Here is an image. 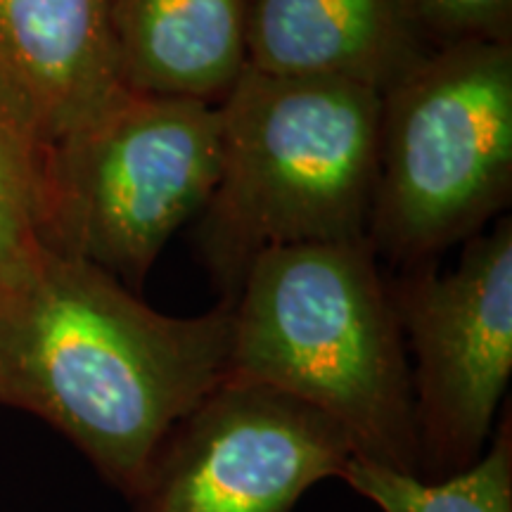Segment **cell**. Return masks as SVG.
I'll return each instance as SVG.
<instances>
[{
    "label": "cell",
    "instance_id": "obj_1",
    "mask_svg": "<svg viewBox=\"0 0 512 512\" xmlns=\"http://www.w3.org/2000/svg\"><path fill=\"white\" fill-rule=\"evenodd\" d=\"M230 344L228 299L166 316L48 247L0 280V406L48 422L126 498L171 427L228 380Z\"/></svg>",
    "mask_w": 512,
    "mask_h": 512
},
{
    "label": "cell",
    "instance_id": "obj_2",
    "mask_svg": "<svg viewBox=\"0 0 512 512\" xmlns=\"http://www.w3.org/2000/svg\"><path fill=\"white\" fill-rule=\"evenodd\" d=\"M228 302V380L309 403L356 458L420 475L411 363L368 240L271 249Z\"/></svg>",
    "mask_w": 512,
    "mask_h": 512
},
{
    "label": "cell",
    "instance_id": "obj_3",
    "mask_svg": "<svg viewBox=\"0 0 512 512\" xmlns=\"http://www.w3.org/2000/svg\"><path fill=\"white\" fill-rule=\"evenodd\" d=\"M382 95L245 69L221 110V174L197 216L226 299L271 249L368 240Z\"/></svg>",
    "mask_w": 512,
    "mask_h": 512
},
{
    "label": "cell",
    "instance_id": "obj_4",
    "mask_svg": "<svg viewBox=\"0 0 512 512\" xmlns=\"http://www.w3.org/2000/svg\"><path fill=\"white\" fill-rule=\"evenodd\" d=\"M512 197V41L430 50L382 93L368 242L403 268L482 233Z\"/></svg>",
    "mask_w": 512,
    "mask_h": 512
},
{
    "label": "cell",
    "instance_id": "obj_5",
    "mask_svg": "<svg viewBox=\"0 0 512 512\" xmlns=\"http://www.w3.org/2000/svg\"><path fill=\"white\" fill-rule=\"evenodd\" d=\"M219 174V105L128 91L50 155L48 249L140 287Z\"/></svg>",
    "mask_w": 512,
    "mask_h": 512
},
{
    "label": "cell",
    "instance_id": "obj_6",
    "mask_svg": "<svg viewBox=\"0 0 512 512\" xmlns=\"http://www.w3.org/2000/svg\"><path fill=\"white\" fill-rule=\"evenodd\" d=\"M387 285L413 354L418 477L458 475L486 451L512 375L510 216L467 240L451 271L425 261Z\"/></svg>",
    "mask_w": 512,
    "mask_h": 512
},
{
    "label": "cell",
    "instance_id": "obj_7",
    "mask_svg": "<svg viewBox=\"0 0 512 512\" xmlns=\"http://www.w3.org/2000/svg\"><path fill=\"white\" fill-rule=\"evenodd\" d=\"M356 456L309 403L226 380L171 427L133 491V512H292Z\"/></svg>",
    "mask_w": 512,
    "mask_h": 512
},
{
    "label": "cell",
    "instance_id": "obj_8",
    "mask_svg": "<svg viewBox=\"0 0 512 512\" xmlns=\"http://www.w3.org/2000/svg\"><path fill=\"white\" fill-rule=\"evenodd\" d=\"M114 0H0V100L50 155L128 93Z\"/></svg>",
    "mask_w": 512,
    "mask_h": 512
},
{
    "label": "cell",
    "instance_id": "obj_9",
    "mask_svg": "<svg viewBox=\"0 0 512 512\" xmlns=\"http://www.w3.org/2000/svg\"><path fill=\"white\" fill-rule=\"evenodd\" d=\"M430 50L403 0H249L247 67L384 93Z\"/></svg>",
    "mask_w": 512,
    "mask_h": 512
},
{
    "label": "cell",
    "instance_id": "obj_10",
    "mask_svg": "<svg viewBox=\"0 0 512 512\" xmlns=\"http://www.w3.org/2000/svg\"><path fill=\"white\" fill-rule=\"evenodd\" d=\"M249 0H114L126 91L219 105L247 69Z\"/></svg>",
    "mask_w": 512,
    "mask_h": 512
},
{
    "label": "cell",
    "instance_id": "obj_11",
    "mask_svg": "<svg viewBox=\"0 0 512 512\" xmlns=\"http://www.w3.org/2000/svg\"><path fill=\"white\" fill-rule=\"evenodd\" d=\"M339 477L382 512H512L510 406L486 451L458 475L422 479L354 456Z\"/></svg>",
    "mask_w": 512,
    "mask_h": 512
},
{
    "label": "cell",
    "instance_id": "obj_12",
    "mask_svg": "<svg viewBox=\"0 0 512 512\" xmlns=\"http://www.w3.org/2000/svg\"><path fill=\"white\" fill-rule=\"evenodd\" d=\"M48 247V157L0 100V280Z\"/></svg>",
    "mask_w": 512,
    "mask_h": 512
},
{
    "label": "cell",
    "instance_id": "obj_13",
    "mask_svg": "<svg viewBox=\"0 0 512 512\" xmlns=\"http://www.w3.org/2000/svg\"><path fill=\"white\" fill-rule=\"evenodd\" d=\"M422 46L510 43L512 0H403Z\"/></svg>",
    "mask_w": 512,
    "mask_h": 512
}]
</instances>
